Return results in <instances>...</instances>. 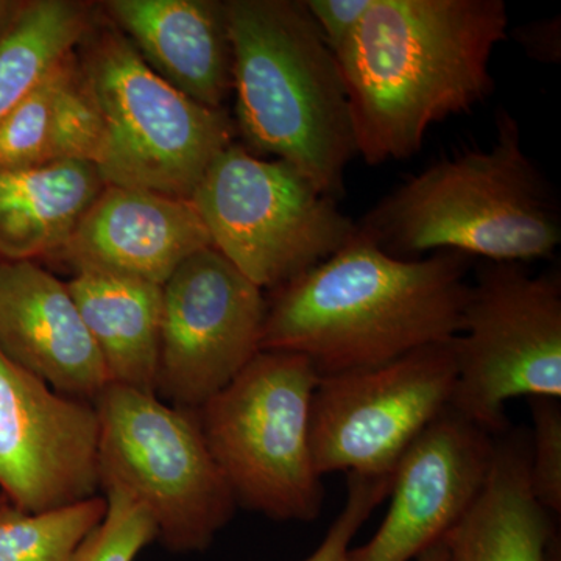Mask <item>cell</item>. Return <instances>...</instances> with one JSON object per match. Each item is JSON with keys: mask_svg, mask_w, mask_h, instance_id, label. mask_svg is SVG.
<instances>
[{"mask_svg": "<svg viewBox=\"0 0 561 561\" xmlns=\"http://www.w3.org/2000/svg\"><path fill=\"white\" fill-rule=\"evenodd\" d=\"M390 478L348 474L345 505L331 524L319 548L301 561H346L351 542L375 508L389 496Z\"/></svg>", "mask_w": 561, "mask_h": 561, "instance_id": "25", "label": "cell"}, {"mask_svg": "<svg viewBox=\"0 0 561 561\" xmlns=\"http://www.w3.org/2000/svg\"><path fill=\"white\" fill-rule=\"evenodd\" d=\"M371 3L373 0H305L321 38L334 57L356 31Z\"/></svg>", "mask_w": 561, "mask_h": 561, "instance_id": "26", "label": "cell"}, {"mask_svg": "<svg viewBox=\"0 0 561 561\" xmlns=\"http://www.w3.org/2000/svg\"><path fill=\"white\" fill-rule=\"evenodd\" d=\"M0 351L77 400L94 402L111 383L68 283L35 261H0Z\"/></svg>", "mask_w": 561, "mask_h": 561, "instance_id": "15", "label": "cell"}, {"mask_svg": "<svg viewBox=\"0 0 561 561\" xmlns=\"http://www.w3.org/2000/svg\"><path fill=\"white\" fill-rule=\"evenodd\" d=\"M111 383L157 393L162 286L105 273H76L68 283Z\"/></svg>", "mask_w": 561, "mask_h": 561, "instance_id": "19", "label": "cell"}, {"mask_svg": "<svg viewBox=\"0 0 561 561\" xmlns=\"http://www.w3.org/2000/svg\"><path fill=\"white\" fill-rule=\"evenodd\" d=\"M103 187L87 161L0 171V261L55 256Z\"/></svg>", "mask_w": 561, "mask_h": 561, "instance_id": "20", "label": "cell"}, {"mask_svg": "<svg viewBox=\"0 0 561 561\" xmlns=\"http://www.w3.org/2000/svg\"><path fill=\"white\" fill-rule=\"evenodd\" d=\"M9 504V502H7L5 497L2 496V494H0V508L3 507V505H7Z\"/></svg>", "mask_w": 561, "mask_h": 561, "instance_id": "30", "label": "cell"}, {"mask_svg": "<svg viewBox=\"0 0 561 561\" xmlns=\"http://www.w3.org/2000/svg\"><path fill=\"white\" fill-rule=\"evenodd\" d=\"M267 300L213 247L162 284L157 394L198 411L261 351Z\"/></svg>", "mask_w": 561, "mask_h": 561, "instance_id": "11", "label": "cell"}, {"mask_svg": "<svg viewBox=\"0 0 561 561\" xmlns=\"http://www.w3.org/2000/svg\"><path fill=\"white\" fill-rule=\"evenodd\" d=\"M529 463L526 435H497L482 493L443 538L454 561H560L559 531L535 500Z\"/></svg>", "mask_w": 561, "mask_h": 561, "instance_id": "17", "label": "cell"}, {"mask_svg": "<svg viewBox=\"0 0 561 561\" xmlns=\"http://www.w3.org/2000/svg\"><path fill=\"white\" fill-rule=\"evenodd\" d=\"M236 130L337 202L357 157L348 95L305 0H230Z\"/></svg>", "mask_w": 561, "mask_h": 561, "instance_id": "4", "label": "cell"}, {"mask_svg": "<svg viewBox=\"0 0 561 561\" xmlns=\"http://www.w3.org/2000/svg\"><path fill=\"white\" fill-rule=\"evenodd\" d=\"M320 375L286 351H260L197 412L236 504L275 522L312 523L324 486L313 463L312 398Z\"/></svg>", "mask_w": 561, "mask_h": 561, "instance_id": "5", "label": "cell"}, {"mask_svg": "<svg viewBox=\"0 0 561 561\" xmlns=\"http://www.w3.org/2000/svg\"><path fill=\"white\" fill-rule=\"evenodd\" d=\"M191 202L213 249L262 290L330 260L357 232L302 173L238 142L213 161Z\"/></svg>", "mask_w": 561, "mask_h": 561, "instance_id": "8", "label": "cell"}, {"mask_svg": "<svg viewBox=\"0 0 561 561\" xmlns=\"http://www.w3.org/2000/svg\"><path fill=\"white\" fill-rule=\"evenodd\" d=\"M507 32L502 0H373L335 55L357 157L408 160L432 125L485 101L491 57Z\"/></svg>", "mask_w": 561, "mask_h": 561, "instance_id": "1", "label": "cell"}, {"mask_svg": "<svg viewBox=\"0 0 561 561\" xmlns=\"http://www.w3.org/2000/svg\"><path fill=\"white\" fill-rule=\"evenodd\" d=\"M105 10L162 80L203 106L224 108L232 91L227 2L110 0Z\"/></svg>", "mask_w": 561, "mask_h": 561, "instance_id": "16", "label": "cell"}, {"mask_svg": "<svg viewBox=\"0 0 561 561\" xmlns=\"http://www.w3.org/2000/svg\"><path fill=\"white\" fill-rule=\"evenodd\" d=\"M496 437L449 405L391 472L386 518L346 561L416 560L467 515L485 486Z\"/></svg>", "mask_w": 561, "mask_h": 561, "instance_id": "13", "label": "cell"}, {"mask_svg": "<svg viewBox=\"0 0 561 561\" xmlns=\"http://www.w3.org/2000/svg\"><path fill=\"white\" fill-rule=\"evenodd\" d=\"M94 402L58 393L0 351V494L24 512L99 496Z\"/></svg>", "mask_w": 561, "mask_h": 561, "instance_id": "12", "label": "cell"}, {"mask_svg": "<svg viewBox=\"0 0 561 561\" xmlns=\"http://www.w3.org/2000/svg\"><path fill=\"white\" fill-rule=\"evenodd\" d=\"M83 44L80 66L102 124L94 165L103 183L191 201L234 142V121L162 80L117 28L90 32Z\"/></svg>", "mask_w": 561, "mask_h": 561, "instance_id": "6", "label": "cell"}, {"mask_svg": "<svg viewBox=\"0 0 561 561\" xmlns=\"http://www.w3.org/2000/svg\"><path fill=\"white\" fill-rule=\"evenodd\" d=\"M13 3L10 2H0V25L5 20H9L11 11H14Z\"/></svg>", "mask_w": 561, "mask_h": 561, "instance_id": "29", "label": "cell"}, {"mask_svg": "<svg viewBox=\"0 0 561 561\" xmlns=\"http://www.w3.org/2000/svg\"><path fill=\"white\" fill-rule=\"evenodd\" d=\"M98 105L72 54L0 124V171L58 162L94 164L101 146Z\"/></svg>", "mask_w": 561, "mask_h": 561, "instance_id": "18", "label": "cell"}, {"mask_svg": "<svg viewBox=\"0 0 561 561\" xmlns=\"http://www.w3.org/2000/svg\"><path fill=\"white\" fill-rule=\"evenodd\" d=\"M456 381L454 339L370 370L320 378L311 446L321 478L339 471L390 478L402 454L451 405Z\"/></svg>", "mask_w": 561, "mask_h": 561, "instance_id": "10", "label": "cell"}, {"mask_svg": "<svg viewBox=\"0 0 561 561\" xmlns=\"http://www.w3.org/2000/svg\"><path fill=\"white\" fill-rule=\"evenodd\" d=\"M534 434L530 440V486L535 500L552 516L561 513V408L556 398H529Z\"/></svg>", "mask_w": 561, "mask_h": 561, "instance_id": "24", "label": "cell"}, {"mask_svg": "<svg viewBox=\"0 0 561 561\" xmlns=\"http://www.w3.org/2000/svg\"><path fill=\"white\" fill-rule=\"evenodd\" d=\"M472 257L400 260L362 234L267 300L261 351L308 357L320 378L381 367L459 335Z\"/></svg>", "mask_w": 561, "mask_h": 561, "instance_id": "2", "label": "cell"}, {"mask_svg": "<svg viewBox=\"0 0 561 561\" xmlns=\"http://www.w3.org/2000/svg\"><path fill=\"white\" fill-rule=\"evenodd\" d=\"M416 561H454L451 552H449L448 545L445 540H440L432 545L430 549H426Z\"/></svg>", "mask_w": 561, "mask_h": 561, "instance_id": "28", "label": "cell"}, {"mask_svg": "<svg viewBox=\"0 0 561 561\" xmlns=\"http://www.w3.org/2000/svg\"><path fill=\"white\" fill-rule=\"evenodd\" d=\"M210 239L186 198L108 186L91 203L55 256L92 272L162 286Z\"/></svg>", "mask_w": 561, "mask_h": 561, "instance_id": "14", "label": "cell"}, {"mask_svg": "<svg viewBox=\"0 0 561 561\" xmlns=\"http://www.w3.org/2000/svg\"><path fill=\"white\" fill-rule=\"evenodd\" d=\"M357 228L400 260L456 251L523 264L560 245L561 210L524 150L518 119L501 108L490 147L434 162L376 203Z\"/></svg>", "mask_w": 561, "mask_h": 561, "instance_id": "3", "label": "cell"}, {"mask_svg": "<svg viewBox=\"0 0 561 561\" xmlns=\"http://www.w3.org/2000/svg\"><path fill=\"white\" fill-rule=\"evenodd\" d=\"M94 405L101 490L119 489L139 501L153 518L157 540L171 551H205L238 504L197 412L116 383Z\"/></svg>", "mask_w": 561, "mask_h": 561, "instance_id": "7", "label": "cell"}, {"mask_svg": "<svg viewBox=\"0 0 561 561\" xmlns=\"http://www.w3.org/2000/svg\"><path fill=\"white\" fill-rule=\"evenodd\" d=\"M91 31L84 3L36 0L14 10L0 35V124Z\"/></svg>", "mask_w": 561, "mask_h": 561, "instance_id": "21", "label": "cell"}, {"mask_svg": "<svg viewBox=\"0 0 561 561\" xmlns=\"http://www.w3.org/2000/svg\"><path fill=\"white\" fill-rule=\"evenodd\" d=\"M105 496L44 512L0 508V561H69L103 522Z\"/></svg>", "mask_w": 561, "mask_h": 561, "instance_id": "22", "label": "cell"}, {"mask_svg": "<svg viewBox=\"0 0 561 561\" xmlns=\"http://www.w3.org/2000/svg\"><path fill=\"white\" fill-rule=\"evenodd\" d=\"M451 408L504 434L516 398L561 397V279L522 264L483 262L471 283L459 335Z\"/></svg>", "mask_w": 561, "mask_h": 561, "instance_id": "9", "label": "cell"}, {"mask_svg": "<svg viewBox=\"0 0 561 561\" xmlns=\"http://www.w3.org/2000/svg\"><path fill=\"white\" fill-rule=\"evenodd\" d=\"M105 518L81 542L69 561H135L157 540L158 530L147 508L119 489L105 490Z\"/></svg>", "mask_w": 561, "mask_h": 561, "instance_id": "23", "label": "cell"}, {"mask_svg": "<svg viewBox=\"0 0 561 561\" xmlns=\"http://www.w3.org/2000/svg\"><path fill=\"white\" fill-rule=\"evenodd\" d=\"M527 55L546 62L560 61V20L534 22L518 32Z\"/></svg>", "mask_w": 561, "mask_h": 561, "instance_id": "27", "label": "cell"}]
</instances>
